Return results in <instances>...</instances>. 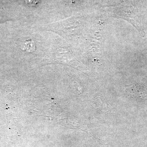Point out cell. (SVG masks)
Returning a JSON list of instances; mask_svg holds the SVG:
<instances>
[{
    "label": "cell",
    "mask_w": 147,
    "mask_h": 147,
    "mask_svg": "<svg viewBox=\"0 0 147 147\" xmlns=\"http://www.w3.org/2000/svg\"><path fill=\"white\" fill-rule=\"evenodd\" d=\"M23 50L28 52H33L35 50V47L33 42H25L23 45Z\"/></svg>",
    "instance_id": "cell-2"
},
{
    "label": "cell",
    "mask_w": 147,
    "mask_h": 147,
    "mask_svg": "<svg viewBox=\"0 0 147 147\" xmlns=\"http://www.w3.org/2000/svg\"><path fill=\"white\" fill-rule=\"evenodd\" d=\"M95 100L94 104L97 105L98 108L105 110H108L110 108L109 104L106 102L105 99H103L102 97H98Z\"/></svg>",
    "instance_id": "cell-1"
},
{
    "label": "cell",
    "mask_w": 147,
    "mask_h": 147,
    "mask_svg": "<svg viewBox=\"0 0 147 147\" xmlns=\"http://www.w3.org/2000/svg\"><path fill=\"white\" fill-rule=\"evenodd\" d=\"M40 0H26V3L30 6H34L39 3Z\"/></svg>",
    "instance_id": "cell-3"
}]
</instances>
